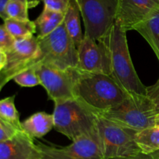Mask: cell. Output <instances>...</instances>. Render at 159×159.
<instances>
[{
	"instance_id": "cell-7",
	"label": "cell",
	"mask_w": 159,
	"mask_h": 159,
	"mask_svg": "<svg viewBox=\"0 0 159 159\" xmlns=\"http://www.w3.org/2000/svg\"><path fill=\"white\" fill-rule=\"evenodd\" d=\"M85 26V36L98 41L116 21L117 0H75Z\"/></svg>"
},
{
	"instance_id": "cell-27",
	"label": "cell",
	"mask_w": 159,
	"mask_h": 159,
	"mask_svg": "<svg viewBox=\"0 0 159 159\" xmlns=\"http://www.w3.org/2000/svg\"><path fill=\"white\" fill-rule=\"evenodd\" d=\"M110 159H159V151L152 154H144L142 152H140V153L135 155H132V156L120 157V158Z\"/></svg>"
},
{
	"instance_id": "cell-24",
	"label": "cell",
	"mask_w": 159,
	"mask_h": 159,
	"mask_svg": "<svg viewBox=\"0 0 159 159\" xmlns=\"http://www.w3.org/2000/svg\"><path fill=\"white\" fill-rule=\"evenodd\" d=\"M44 7L54 12L65 14L70 4V0H43Z\"/></svg>"
},
{
	"instance_id": "cell-15",
	"label": "cell",
	"mask_w": 159,
	"mask_h": 159,
	"mask_svg": "<svg viewBox=\"0 0 159 159\" xmlns=\"http://www.w3.org/2000/svg\"><path fill=\"white\" fill-rule=\"evenodd\" d=\"M148 43L159 61V7L134 29Z\"/></svg>"
},
{
	"instance_id": "cell-23",
	"label": "cell",
	"mask_w": 159,
	"mask_h": 159,
	"mask_svg": "<svg viewBox=\"0 0 159 159\" xmlns=\"http://www.w3.org/2000/svg\"><path fill=\"white\" fill-rule=\"evenodd\" d=\"M15 41L16 40L9 34L5 25H0V49L7 52L13 47Z\"/></svg>"
},
{
	"instance_id": "cell-10",
	"label": "cell",
	"mask_w": 159,
	"mask_h": 159,
	"mask_svg": "<svg viewBox=\"0 0 159 159\" xmlns=\"http://www.w3.org/2000/svg\"><path fill=\"white\" fill-rule=\"evenodd\" d=\"M34 66L40 79V85L45 89L50 99L54 102L74 98L71 69L64 71L41 63Z\"/></svg>"
},
{
	"instance_id": "cell-13",
	"label": "cell",
	"mask_w": 159,
	"mask_h": 159,
	"mask_svg": "<svg viewBox=\"0 0 159 159\" xmlns=\"http://www.w3.org/2000/svg\"><path fill=\"white\" fill-rule=\"evenodd\" d=\"M37 147L34 139L23 131L0 142V159H33Z\"/></svg>"
},
{
	"instance_id": "cell-6",
	"label": "cell",
	"mask_w": 159,
	"mask_h": 159,
	"mask_svg": "<svg viewBox=\"0 0 159 159\" xmlns=\"http://www.w3.org/2000/svg\"><path fill=\"white\" fill-rule=\"evenodd\" d=\"M97 132L104 159L132 156L141 152L135 141L136 130L98 115Z\"/></svg>"
},
{
	"instance_id": "cell-28",
	"label": "cell",
	"mask_w": 159,
	"mask_h": 159,
	"mask_svg": "<svg viewBox=\"0 0 159 159\" xmlns=\"http://www.w3.org/2000/svg\"><path fill=\"white\" fill-rule=\"evenodd\" d=\"M9 0H0V18L3 20H6L8 19L7 16L6 14V6Z\"/></svg>"
},
{
	"instance_id": "cell-11",
	"label": "cell",
	"mask_w": 159,
	"mask_h": 159,
	"mask_svg": "<svg viewBox=\"0 0 159 159\" xmlns=\"http://www.w3.org/2000/svg\"><path fill=\"white\" fill-rule=\"evenodd\" d=\"M116 23L126 32L134 30L159 7V0H117Z\"/></svg>"
},
{
	"instance_id": "cell-21",
	"label": "cell",
	"mask_w": 159,
	"mask_h": 159,
	"mask_svg": "<svg viewBox=\"0 0 159 159\" xmlns=\"http://www.w3.org/2000/svg\"><path fill=\"white\" fill-rule=\"evenodd\" d=\"M30 3L28 0H9L6 6L8 18L18 20H28V9Z\"/></svg>"
},
{
	"instance_id": "cell-19",
	"label": "cell",
	"mask_w": 159,
	"mask_h": 159,
	"mask_svg": "<svg viewBox=\"0 0 159 159\" xmlns=\"http://www.w3.org/2000/svg\"><path fill=\"white\" fill-rule=\"evenodd\" d=\"M4 25L15 40L33 37L37 32L35 23L30 20H18L8 18L4 20Z\"/></svg>"
},
{
	"instance_id": "cell-16",
	"label": "cell",
	"mask_w": 159,
	"mask_h": 159,
	"mask_svg": "<svg viewBox=\"0 0 159 159\" xmlns=\"http://www.w3.org/2000/svg\"><path fill=\"white\" fill-rule=\"evenodd\" d=\"M65 14L54 12L43 8V11L34 21L38 33L37 38L42 39L55 30L63 23Z\"/></svg>"
},
{
	"instance_id": "cell-4",
	"label": "cell",
	"mask_w": 159,
	"mask_h": 159,
	"mask_svg": "<svg viewBox=\"0 0 159 159\" xmlns=\"http://www.w3.org/2000/svg\"><path fill=\"white\" fill-rule=\"evenodd\" d=\"M106 119L136 131L159 124L153 103L147 96L128 93L118 105L99 114Z\"/></svg>"
},
{
	"instance_id": "cell-5",
	"label": "cell",
	"mask_w": 159,
	"mask_h": 159,
	"mask_svg": "<svg viewBox=\"0 0 159 159\" xmlns=\"http://www.w3.org/2000/svg\"><path fill=\"white\" fill-rule=\"evenodd\" d=\"M38 40L40 51L34 65L41 63L64 71L77 68V47L64 22L49 35Z\"/></svg>"
},
{
	"instance_id": "cell-1",
	"label": "cell",
	"mask_w": 159,
	"mask_h": 159,
	"mask_svg": "<svg viewBox=\"0 0 159 159\" xmlns=\"http://www.w3.org/2000/svg\"><path fill=\"white\" fill-rule=\"evenodd\" d=\"M74 97L97 115L120 103L128 93L113 78L103 73L71 69Z\"/></svg>"
},
{
	"instance_id": "cell-22",
	"label": "cell",
	"mask_w": 159,
	"mask_h": 159,
	"mask_svg": "<svg viewBox=\"0 0 159 159\" xmlns=\"http://www.w3.org/2000/svg\"><path fill=\"white\" fill-rule=\"evenodd\" d=\"M12 80L21 87H34L40 85V79L34 65L20 71Z\"/></svg>"
},
{
	"instance_id": "cell-9",
	"label": "cell",
	"mask_w": 159,
	"mask_h": 159,
	"mask_svg": "<svg viewBox=\"0 0 159 159\" xmlns=\"http://www.w3.org/2000/svg\"><path fill=\"white\" fill-rule=\"evenodd\" d=\"M39 40L37 37L16 40L13 47L6 52L7 63L0 71V92L6 83L17 74L33 66L39 55Z\"/></svg>"
},
{
	"instance_id": "cell-3",
	"label": "cell",
	"mask_w": 159,
	"mask_h": 159,
	"mask_svg": "<svg viewBox=\"0 0 159 159\" xmlns=\"http://www.w3.org/2000/svg\"><path fill=\"white\" fill-rule=\"evenodd\" d=\"M54 128L71 141L97 134L98 115L75 98L54 102Z\"/></svg>"
},
{
	"instance_id": "cell-17",
	"label": "cell",
	"mask_w": 159,
	"mask_h": 159,
	"mask_svg": "<svg viewBox=\"0 0 159 159\" xmlns=\"http://www.w3.org/2000/svg\"><path fill=\"white\" fill-rule=\"evenodd\" d=\"M80 15V12L75 1L70 0L68 9L65 14L64 23L68 34L77 48L84 38L81 28Z\"/></svg>"
},
{
	"instance_id": "cell-12",
	"label": "cell",
	"mask_w": 159,
	"mask_h": 159,
	"mask_svg": "<svg viewBox=\"0 0 159 159\" xmlns=\"http://www.w3.org/2000/svg\"><path fill=\"white\" fill-rule=\"evenodd\" d=\"M78 49L79 71L90 73H103L110 75L107 54L102 45L96 40L84 35Z\"/></svg>"
},
{
	"instance_id": "cell-14",
	"label": "cell",
	"mask_w": 159,
	"mask_h": 159,
	"mask_svg": "<svg viewBox=\"0 0 159 159\" xmlns=\"http://www.w3.org/2000/svg\"><path fill=\"white\" fill-rule=\"evenodd\" d=\"M22 130L32 139L41 138L54 128L52 114L38 112L21 122Z\"/></svg>"
},
{
	"instance_id": "cell-2",
	"label": "cell",
	"mask_w": 159,
	"mask_h": 159,
	"mask_svg": "<svg viewBox=\"0 0 159 159\" xmlns=\"http://www.w3.org/2000/svg\"><path fill=\"white\" fill-rule=\"evenodd\" d=\"M126 34L115 22L98 42L107 54L110 75L127 93L147 96V87L141 82L132 62Z\"/></svg>"
},
{
	"instance_id": "cell-29",
	"label": "cell",
	"mask_w": 159,
	"mask_h": 159,
	"mask_svg": "<svg viewBox=\"0 0 159 159\" xmlns=\"http://www.w3.org/2000/svg\"><path fill=\"white\" fill-rule=\"evenodd\" d=\"M7 63V54L5 51L0 49V71L3 70Z\"/></svg>"
},
{
	"instance_id": "cell-26",
	"label": "cell",
	"mask_w": 159,
	"mask_h": 159,
	"mask_svg": "<svg viewBox=\"0 0 159 159\" xmlns=\"http://www.w3.org/2000/svg\"><path fill=\"white\" fill-rule=\"evenodd\" d=\"M147 96L153 103L159 119V78L154 85L147 87Z\"/></svg>"
},
{
	"instance_id": "cell-8",
	"label": "cell",
	"mask_w": 159,
	"mask_h": 159,
	"mask_svg": "<svg viewBox=\"0 0 159 159\" xmlns=\"http://www.w3.org/2000/svg\"><path fill=\"white\" fill-rule=\"evenodd\" d=\"M33 159H104L97 134L72 141L66 147L57 148L38 143Z\"/></svg>"
},
{
	"instance_id": "cell-18",
	"label": "cell",
	"mask_w": 159,
	"mask_h": 159,
	"mask_svg": "<svg viewBox=\"0 0 159 159\" xmlns=\"http://www.w3.org/2000/svg\"><path fill=\"white\" fill-rule=\"evenodd\" d=\"M135 141L141 152L152 154L159 151V124L138 131Z\"/></svg>"
},
{
	"instance_id": "cell-20",
	"label": "cell",
	"mask_w": 159,
	"mask_h": 159,
	"mask_svg": "<svg viewBox=\"0 0 159 159\" xmlns=\"http://www.w3.org/2000/svg\"><path fill=\"white\" fill-rule=\"evenodd\" d=\"M0 117L18 130L23 131L20 115L15 106V96H9L0 100Z\"/></svg>"
},
{
	"instance_id": "cell-25",
	"label": "cell",
	"mask_w": 159,
	"mask_h": 159,
	"mask_svg": "<svg viewBox=\"0 0 159 159\" xmlns=\"http://www.w3.org/2000/svg\"><path fill=\"white\" fill-rule=\"evenodd\" d=\"M19 131L20 130H18L13 126L0 117V142L9 139Z\"/></svg>"
}]
</instances>
